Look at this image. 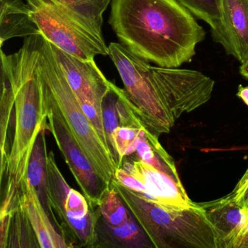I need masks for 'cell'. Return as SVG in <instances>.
<instances>
[{
    "mask_svg": "<svg viewBox=\"0 0 248 248\" xmlns=\"http://www.w3.org/2000/svg\"><path fill=\"white\" fill-rule=\"evenodd\" d=\"M108 23L121 44L161 67L191 62L206 36L176 0H112Z\"/></svg>",
    "mask_w": 248,
    "mask_h": 248,
    "instance_id": "1",
    "label": "cell"
},
{
    "mask_svg": "<svg viewBox=\"0 0 248 248\" xmlns=\"http://www.w3.org/2000/svg\"><path fill=\"white\" fill-rule=\"evenodd\" d=\"M37 68L43 109L60 117L101 178L111 185L117 169L115 160L85 116L43 35L39 36Z\"/></svg>",
    "mask_w": 248,
    "mask_h": 248,
    "instance_id": "2",
    "label": "cell"
},
{
    "mask_svg": "<svg viewBox=\"0 0 248 248\" xmlns=\"http://www.w3.org/2000/svg\"><path fill=\"white\" fill-rule=\"evenodd\" d=\"M111 185L156 248H218L214 228L204 210L194 202L188 207L150 201L116 180Z\"/></svg>",
    "mask_w": 248,
    "mask_h": 248,
    "instance_id": "3",
    "label": "cell"
},
{
    "mask_svg": "<svg viewBox=\"0 0 248 248\" xmlns=\"http://www.w3.org/2000/svg\"><path fill=\"white\" fill-rule=\"evenodd\" d=\"M108 50V56L124 84L126 95L143 127L158 138L169 133L175 122L156 91L152 79V65L121 43H111Z\"/></svg>",
    "mask_w": 248,
    "mask_h": 248,
    "instance_id": "4",
    "label": "cell"
},
{
    "mask_svg": "<svg viewBox=\"0 0 248 248\" xmlns=\"http://www.w3.org/2000/svg\"><path fill=\"white\" fill-rule=\"evenodd\" d=\"M47 175L52 207L59 217L60 232L69 247L94 248L99 210L90 204L84 194L69 186L53 151L47 155Z\"/></svg>",
    "mask_w": 248,
    "mask_h": 248,
    "instance_id": "5",
    "label": "cell"
},
{
    "mask_svg": "<svg viewBox=\"0 0 248 248\" xmlns=\"http://www.w3.org/2000/svg\"><path fill=\"white\" fill-rule=\"evenodd\" d=\"M42 35L63 51L85 61L108 56V46L95 34L62 12L48 0H27Z\"/></svg>",
    "mask_w": 248,
    "mask_h": 248,
    "instance_id": "6",
    "label": "cell"
},
{
    "mask_svg": "<svg viewBox=\"0 0 248 248\" xmlns=\"http://www.w3.org/2000/svg\"><path fill=\"white\" fill-rule=\"evenodd\" d=\"M156 91L174 121L210 101L215 82L199 71L152 66Z\"/></svg>",
    "mask_w": 248,
    "mask_h": 248,
    "instance_id": "7",
    "label": "cell"
},
{
    "mask_svg": "<svg viewBox=\"0 0 248 248\" xmlns=\"http://www.w3.org/2000/svg\"><path fill=\"white\" fill-rule=\"evenodd\" d=\"M114 179L139 195L162 205L188 207L194 204L182 183L140 159L123 161Z\"/></svg>",
    "mask_w": 248,
    "mask_h": 248,
    "instance_id": "8",
    "label": "cell"
},
{
    "mask_svg": "<svg viewBox=\"0 0 248 248\" xmlns=\"http://www.w3.org/2000/svg\"><path fill=\"white\" fill-rule=\"evenodd\" d=\"M47 117L46 130L50 132L84 196L92 207H97L109 184L93 166L60 117L43 109Z\"/></svg>",
    "mask_w": 248,
    "mask_h": 248,
    "instance_id": "9",
    "label": "cell"
},
{
    "mask_svg": "<svg viewBox=\"0 0 248 248\" xmlns=\"http://www.w3.org/2000/svg\"><path fill=\"white\" fill-rule=\"evenodd\" d=\"M213 40L240 63L248 59V0H221Z\"/></svg>",
    "mask_w": 248,
    "mask_h": 248,
    "instance_id": "10",
    "label": "cell"
},
{
    "mask_svg": "<svg viewBox=\"0 0 248 248\" xmlns=\"http://www.w3.org/2000/svg\"><path fill=\"white\" fill-rule=\"evenodd\" d=\"M214 228L218 248H239L248 231V210L229 195L199 203Z\"/></svg>",
    "mask_w": 248,
    "mask_h": 248,
    "instance_id": "11",
    "label": "cell"
},
{
    "mask_svg": "<svg viewBox=\"0 0 248 248\" xmlns=\"http://www.w3.org/2000/svg\"><path fill=\"white\" fill-rule=\"evenodd\" d=\"M55 60L77 97L86 96L103 101L111 82L97 66L95 61L75 57L49 42Z\"/></svg>",
    "mask_w": 248,
    "mask_h": 248,
    "instance_id": "12",
    "label": "cell"
},
{
    "mask_svg": "<svg viewBox=\"0 0 248 248\" xmlns=\"http://www.w3.org/2000/svg\"><path fill=\"white\" fill-rule=\"evenodd\" d=\"M19 202L30 220L40 248H70L62 233L58 232L27 177L21 187Z\"/></svg>",
    "mask_w": 248,
    "mask_h": 248,
    "instance_id": "13",
    "label": "cell"
},
{
    "mask_svg": "<svg viewBox=\"0 0 248 248\" xmlns=\"http://www.w3.org/2000/svg\"><path fill=\"white\" fill-rule=\"evenodd\" d=\"M95 233L96 241L94 248H155L133 214L127 223L119 226H111L100 217Z\"/></svg>",
    "mask_w": 248,
    "mask_h": 248,
    "instance_id": "14",
    "label": "cell"
},
{
    "mask_svg": "<svg viewBox=\"0 0 248 248\" xmlns=\"http://www.w3.org/2000/svg\"><path fill=\"white\" fill-rule=\"evenodd\" d=\"M0 44L16 37L42 35L28 4L22 0H0Z\"/></svg>",
    "mask_w": 248,
    "mask_h": 248,
    "instance_id": "15",
    "label": "cell"
},
{
    "mask_svg": "<svg viewBox=\"0 0 248 248\" xmlns=\"http://www.w3.org/2000/svg\"><path fill=\"white\" fill-rule=\"evenodd\" d=\"M46 128H43L39 134L29 165L27 178L34 187L40 202L47 212L52 221L54 222L59 229V223L53 211L49 195L47 175V144L46 139Z\"/></svg>",
    "mask_w": 248,
    "mask_h": 248,
    "instance_id": "16",
    "label": "cell"
},
{
    "mask_svg": "<svg viewBox=\"0 0 248 248\" xmlns=\"http://www.w3.org/2000/svg\"><path fill=\"white\" fill-rule=\"evenodd\" d=\"M83 27L102 36L103 14L112 0H48Z\"/></svg>",
    "mask_w": 248,
    "mask_h": 248,
    "instance_id": "17",
    "label": "cell"
},
{
    "mask_svg": "<svg viewBox=\"0 0 248 248\" xmlns=\"http://www.w3.org/2000/svg\"><path fill=\"white\" fill-rule=\"evenodd\" d=\"M138 159L168 174L177 182L181 183L172 158L159 141V138L144 130L140 136L136 151Z\"/></svg>",
    "mask_w": 248,
    "mask_h": 248,
    "instance_id": "18",
    "label": "cell"
},
{
    "mask_svg": "<svg viewBox=\"0 0 248 248\" xmlns=\"http://www.w3.org/2000/svg\"><path fill=\"white\" fill-rule=\"evenodd\" d=\"M2 95L0 101V132H1V179L5 174L7 159L9 155L8 133L13 108L15 107V95L8 73L1 67Z\"/></svg>",
    "mask_w": 248,
    "mask_h": 248,
    "instance_id": "19",
    "label": "cell"
},
{
    "mask_svg": "<svg viewBox=\"0 0 248 248\" xmlns=\"http://www.w3.org/2000/svg\"><path fill=\"white\" fill-rule=\"evenodd\" d=\"M97 207L101 218L111 226H121L131 218V212L111 185L101 197Z\"/></svg>",
    "mask_w": 248,
    "mask_h": 248,
    "instance_id": "20",
    "label": "cell"
},
{
    "mask_svg": "<svg viewBox=\"0 0 248 248\" xmlns=\"http://www.w3.org/2000/svg\"><path fill=\"white\" fill-rule=\"evenodd\" d=\"M144 127H118L112 134L114 160L117 168L123 167L125 156L133 155L136 151L138 143Z\"/></svg>",
    "mask_w": 248,
    "mask_h": 248,
    "instance_id": "21",
    "label": "cell"
},
{
    "mask_svg": "<svg viewBox=\"0 0 248 248\" xmlns=\"http://www.w3.org/2000/svg\"><path fill=\"white\" fill-rule=\"evenodd\" d=\"M119 87L111 82L109 88L104 96L102 103L103 116H104V128L107 143L111 155H114L112 134L114 130L120 127L118 112L117 108V91ZM114 157V156H113Z\"/></svg>",
    "mask_w": 248,
    "mask_h": 248,
    "instance_id": "22",
    "label": "cell"
},
{
    "mask_svg": "<svg viewBox=\"0 0 248 248\" xmlns=\"http://www.w3.org/2000/svg\"><path fill=\"white\" fill-rule=\"evenodd\" d=\"M194 16L216 28L220 18L221 0H176Z\"/></svg>",
    "mask_w": 248,
    "mask_h": 248,
    "instance_id": "23",
    "label": "cell"
},
{
    "mask_svg": "<svg viewBox=\"0 0 248 248\" xmlns=\"http://www.w3.org/2000/svg\"><path fill=\"white\" fill-rule=\"evenodd\" d=\"M77 98H78L85 116L89 120L91 125L95 129V132L99 136L101 141L107 148H108L107 136H106L105 128H104L102 108L103 101H92L88 97L83 96V95L77 97Z\"/></svg>",
    "mask_w": 248,
    "mask_h": 248,
    "instance_id": "24",
    "label": "cell"
},
{
    "mask_svg": "<svg viewBox=\"0 0 248 248\" xmlns=\"http://www.w3.org/2000/svg\"><path fill=\"white\" fill-rule=\"evenodd\" d=\"M236 96L242 100L245 105L248 107V86L240 85L238 87V92Z\"/></svg>",
    "mask_w": 248,
    "mask_h": 248,
    "instance_id": "25",
    "label": "cell"
},
{
    "mask_svg": "<svg viewBox=\"0 0 248 248\" xmlns=\"http://www.w3.org/2000/svg\"><path fill=\"white\" fill-rule=\"evenodd\" d=\"M239 73L245 79H248V59L239 66Z\"/></svg>",
    "mask_w": 248,
    "mask_h": 248,
    "instance_id": "26",
    "label": "cell"
},
{
    "mask_svg": "<svg viewBox=\"0 0 248 248\" xmlns=\"http://www.w3.org/2000/svg\"><path fill=\"white\" fill-rule=\"evenodd\" d=\"M248 248V231L245 236H244L243 240H242L240 247H239V248Z\"/></svg>",
    "mask_w": 248,
    "mask_h": 248,
    "instance_id": "27",
    "label": "cell"
},
{
    "mask_svg": "<svg viewBox=\"0 0 248 248\" xmlns=\"http://www.w3.org/2000/svg\"></svg>",
    "mask_w": 248,
    "mask_h": 248,
    "instance_id": "28",
    "label": "cell"
}]
</instances>
